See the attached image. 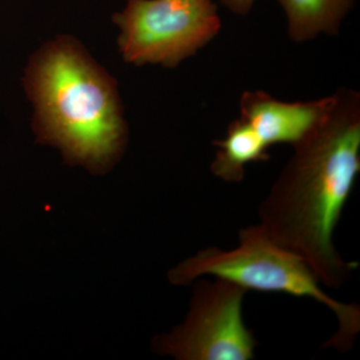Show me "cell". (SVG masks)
Segmentation results:
<instances>
[{
  "label": "cell",
  "instance_id": "7a4b0ae2",
  "mask_svg": "<svg viewBox=\"0 0 360 360\" xmlns=\"http://www.w3.org/2000/svg\"><path fill=\"white\" fill-rule=\"evenodd\" d=\"M37 141L60 149L66 162L104 174L122 156L127 129L115 80L68 37L35 53L25 70Z\"/></svg>",
  "mask_w": 360,
  "mask_h": 360
},
{
  "label": "cell",
  "instance_id": "6da1fadb",
  "mask_svg": "<svg viewBox=\"0 0 360 360\" xmlns=\"http://www.w3.org/2000/svg\"><path fill=\"white\" fill-rule=\"evenodd\" d=\"M323 120L293 146L260 203V226L270 238L302 257L321 284L338 288L357 269L333 243L360 172V96L340 89Z\"/></svg>",
  "mask_w": 360,
  "mask_h": 360
},
{
  "label": "cell",
  "instance_id": "8992f818",
  "mask_svg": "<svg viewBox=\"0 0 360 360\" xmlns=\"http://www.w3.org/2000/svg\"><path fill=\"white\" fill-rule=\"evenodd\" d=\"M335 96L307 103H283L264 91L243 92L240 118L250 123L269 148L277 143L295 146L323 120Z\"/></svg>",
  "mask_w": 360,
  "mask_h": 360
},
{
  "label": "cell",
  "instance_id": "52a82bcc",
  "mask_svg": "<svg viewBox=\"0 0 360 360\" xmlns=\"http://www.w3.org/2000/svg\"><path fill=\"white\" fill-rule=\"evenodd\" d=\"M217 148L212 163L215 176L226 182L243 181L248 163L269 160V146L243 118L229 124L224 139L213 141Z\"/></svg>",
  "mask_w": 360,
  "mask_h": 360
},
{
  "label": "cell",
  "instance_id": "3957f363",
  "mask_svg": "<svg viewBox=\"0 0 360 360\" xmlns=\"http://www.w3.org/2000/svg\"><path fill=\"white\" fill-rule=\"evenodd\" d=\"M238 240L234 250L208 248L187 258L170 270V283L191 285L201 276H212L248 291L311 298L328 307L338 321V330L323 347L347 352L354 347L360 331L359 305L338 302L324 292L307 262L270 238L259 224L239 231Z\"/></svg>",
  "mask_w": 360,
  "mask_h": 360
},
{
  "label": "cell",
  "instance_id": "9c48e42d",
  "mask_svg": "<svg viewBox=\"0 0 360 360\" xmlns=\"http://www.w3.org/2000/svg\"><path fill=\"white\" fill-rule=\"evenodd\" d=\"M255 1V0H221L227 8L240 15H245L250 13Z\"/></svg>",
  "mask_w": 360,
  "mask_h": 360
},
{
  "label": "cell",
  "instance_id": "277c9868",
  "mask_svg": "<svg viewBox=\"0 0 360 360\" xmlns=\"http://www.w3.org/2000/svg\"><path fill=\"white\" fill-rule=\"evenodd\" d=\"M113 21L125 61L165 68L195 54L221 27L212 0H129Z\"/></svg>",
  "mask_w": 360,
  "mask_h": 360
},
{
  "label": "cell",
  "instance_id": "5b68a950",
  "mask_svg": "<svg viewBox=\"0 0 360 360\" xmlns=\"http://www.w3.org/2000/svg\"><path fill=\"white\" fill-rule=\"evenodd\" d=\"M193 284L186 321L156 338V352L179 360L255 359L257 340L243 316L248 290L221 278H198Z\"/></svg>",
  "mask_w": 360,
  "mask_h": 360
},
{
  "label": "cell",
  "instance_id": "ba28073f",
  "mask_svg": "<svg viewBox=\"0 0 360 360\" xmlns=\"http://www.w3.org/2000/svg\"><path fill=\"white\" fill-rule=\"evenodd\" d=\"M288 20V33L296 42L314 39L319 33L335 35L354 0H277Z\"/></svg>",
  "mask_w": 360,
  "mask_h": 360
}]
</instances>
